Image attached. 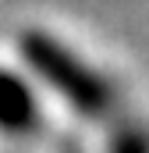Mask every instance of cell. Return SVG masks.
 <instances>
[{"label": "cell", "mask_w": 149, "mask_h": 153, "mask_svg": "<svg viewBox=\"0 0 149 153\" xmlns=\"http://www.w3.org/2000/svg\"><path fill=\"white\" fill-rule=\"evenodd\" d=\"M64 153H82V150H78V146H71V143H68V146H64Z\"/></svg>", "instance_id": "obj_4"}, {"label": "cell", "mask_w": 149, "mask_h": 153, "mask_svg": "<svg viewBox=\"0 0 149 153\" xmlns=\"http://www.w3.org/2000/svg\"><path fill=\"white\" fill-rule=\"evenodd\" d=\"M39 121L43 117H39V100L32 93V85L18 71L0 68V132L25 139V135L39 132Z\"/></svg>", "instance_id": "obj_2"}, {"label": "cell", "mask_w": 149, "mask_h": 153, "mask_svg": "<svg viewBox=\"0 0 149 153\" xmlns=\"http://www.w3.org/2000/svg\"><path fill=\"white\" fill-rule=\"evenodd\" d=\"M18 53L29 64V71L43 78L74 114L103 117L114 107V85L57 36L43 29H29L18 36Z\"/></svg>", "instance_id": "obj_1"}, {"label": "cell", "mask_w": 149, "mask_h": 153, "mask_svg": "<svg viewBox=\"0 0 149 153\" xmlns=\"http://www.w3.org/2000/svg\"><path fill=\"white\" fill-rule=\"evenodd\" d=\"M110 153H149V132L135 121L121 125L110 139Z\"/></svg>", "instance_id": "obj_3"}]
</instances>
